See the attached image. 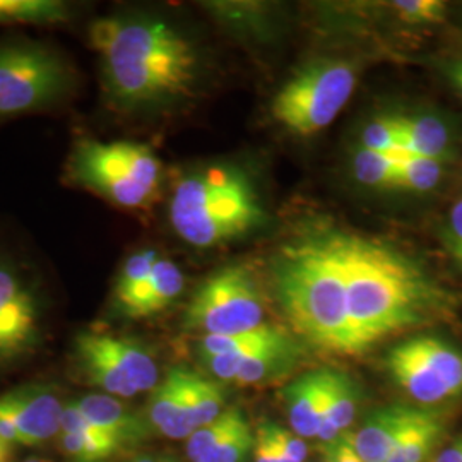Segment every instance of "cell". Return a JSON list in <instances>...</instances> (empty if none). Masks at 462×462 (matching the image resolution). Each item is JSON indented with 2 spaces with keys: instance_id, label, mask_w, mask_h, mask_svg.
Here are the masks:
<instances>
[{
  "instance_id": "6da1fadb",
  "label": "cell",
  "mask_w": 462,
  "mask_h": 462,
  "mask_svg": "<svg viewBox=\"0 0 462 462\" xmlns=\"http://www.w3.org/2000/svg\"><path fill=\"white\" fill-rule=\"evenodd\" d=\"M89 40L98 53L103 93L118 112L166 108L198 86L196 45L163 19L105 17L91 26Z\"/></svg>"
},
{
  "instance_id": "7a4b0ae2",
  "label": "cell",
  "mask_w": 462,
  "mask_h": 462,
  "mask_svg": "<svg viewBox=\"0 0 462 462\" xmlns=\"http://www.w3.org/2000/svg\"><path fill=\"white\" fill-rule=\"evenodd\" d=\"M346 278L347 320L356 355L383 337L429 322L444 293L399 248L362 233L334 226Z\"/></svg>"
},
{
  "instance_id": "3957f363",
  "label": "cell",
  "mask_w": 462,
  "mask_h": 462,
  "mask_svg": "<svg viewBox=\"0 0 462 462\" xmlns=\"http://www.w3.org/2000/svg\"><path fill=\"white\" fill-rule=\"evenodd\" d=\"M271 273L281 309L301 337L328 353L356 355L334 226L303 231L282 245Z\"/></svg>"
},
{
  "instance_id": "277c9868",
  "label": "cell",
  "mask_w": 462,
  "mask_h": 462,
  "mask_svg": "<svg viewBox=\"0 0 462 462\" xmlns=\"http://www.w3.org/2000/svg\"><path fill=\"white\" fill-rule=\"evenodd\" d=\"M261 198L245 171L216 165L183 175L170 200V221L185 244L209 248L259 228Z\"/></svg>"
},
{
  "instance_id": "5b68a950",
  "label": "cell",
  "mask_w": 462,
  "mask_h": 462,
  "mask_svg": "<svg viewBox=\"0 0 462 462\" xmlns=\"http://www.w3.org/2000/svg\"><path fill=\"white\" fill-rule=\"evenodd\" d=\"M67 179L124 209H144L158 196L162 162L133 141L79 139L67 160Z\"/></svg>"
},
{
  "instance_id": "8992f818",
  "label": "cell",
  "mask_w": 462,
  "mask_h": 462,
  "mask_svg": "<svg viewBox=\"0 0 462 462\" xmlns=\"http://www.w3.org/2000/svg\"><path fill=\"white\" fill-rule=\"evenodd\" d=\"M66 57L32 42L0 43V120L40 112L76 89Z\"/></svg>"
},
{
  "instance_id": "52a82bcc",
  "label": "cell",
  "mask_w": 462,
  "mask_h": 462,
  "mask_svg": "<svg viewBox=\"0 0 462 462\" xmlns=\"http://www.w3.org/2000/svg\"><path fill=\"white\" fill-rule=\"evenodd\" d=\"M356 84V70L341 59H319L284 84L273 101V116L297 135L326 129L346 106Z\"/></svg>"
},
{
  "instance_id": "ba28073f",
  "label": "cell",
  "mask_w": 462,
  "mask_h": 462,
  "mask_svg": "<svg viewBox=\"0 0 462 462\" xmlns=\"http://www.w3.org/2000/svg\"><path fill=\"white\" fill-rule=\"evenodd\" d=\"M264 301L245 265H226L204 281L187 305L183 324L204 336H230L264 326Z\"/></svg>"
},
{
  "instance_id": "9c48e42d",
  "label": "cell",
  "mask_w": 462,
  "mask_h": 462,
  "mask_svg": "<svg viewBox=\"0 0 462 462\" xmlns=\"http://www.w3.org/2000/svg\"><path fill=\"white\" fill-rule=\"evenodd\" d=\"M393 379L421 404L462 394V353L446 341L420 336L399 343L387 355Z\"/></svg>"
},
{
  "instance_id": "30bf717a",
  "label": "cell",
  "mask_w": 462,
  "mask_h": 462,
  "mask_svg": "<svg viewBox=\"0 0 462 462\" xmlns=\"http://www.w3.org/2000/svg\"><path fill=\"white\" fill-rule=\"evenodd\" d=\"M42 339V305L21 265L0 252V366L33 353Z\"/></svg>"
},
{
  "instance_id": "8fae6325",
  "label": "cell",
  "mask_w": 462,
  "mask_h": 462,
  "mask_svg": "<svg viewBox=\"0 0 462 462\" xmlns=\"http://www.w3.org/2000/svg\"><path fill=\"white\" fill-rule=\"evenodd\" d=\"M62 411L60 399L42 385H26L0 394V414L16 427L23 447L45 444L60 433Z\"/></svg>"
},
{
  "instance_id": "7c38bea8",
  "label": "cell",
  "mask_w": 462,
  "mask_h": 462,
  "mask_svg": "<svg viewBox=\"0 0 462 462\" xmlns=\"http://www.w3.org/2000/svg\"><path fill=\"white\" fill-rule=\"evenodd\" d=\"M74 358L84 379L106 394L118 399H129L139 394L116 355L106 345L105 332H79L74 339Z\"/></svg>"
},
{
  "instance_id": "4fadbf2b",
  "label": "cell",
  "mask_w": 462,
  "mask_h": 462,
  "mask_svg": "<svg viewBox=\"0 0 462 462\" xmlns=\"http://www.w3.org/2000/svg\"><path fill=\"white\" fill-rule=\"evenodd\" d=\"M427 413L404 404H394L372 414L355 433V447L365 462H387L406 433Z\"/></svg>"
},
{
  "instance_id": "5bb4252c",
  "label": "cell",
  "mask_w": 462,
  "mask_h": 462,
  "mask_svg": "<svg viewBox=\"0 0 462 462\" xmlns=\"http://www.w3.org/2000/svg\"><path fill=\"white\" fill-rule=\"evenodd\" d=\"M149 420L162 435L173 440H187L196 431L185 396V368H171L156 385L149 401Z\"/></svg>"
},
{
  "instance_id": "9a60e30c",
  "label": "cell",
  "mask_w": 462,
  "mask_h": 462,
  "mask_svg": "<svg viewBox=\"0 0 462 462\" xmlns=\"http://www.w3.org/2000/svg\"><path fill=\"white\" fill-rule=\"evenodd\" d=\"M185 276L173 261L160 257L146 282L116 312L129 319H146L160 314L182 295Z\"/></svg>"
},
{
  "instance_id": "2e32d148",
  "label": "cell",
  "mask_w": 462,
  "mask_h": 462,
  "mask_svg": "<svg viewBox=\"0 0 462 462\" xmlns=\"http://www.w3.org/2000/svg\"><path fill=\"white\" fill-rule=\"evenodd\" d=\"M356 387L343 372L324 374V401L319 427V439L326 444L336 440L355 420Z\"/></svg>"
},
{
  "instance_id": "e0dca14e",
  "label": "cell",
  "mask_w": 462,
  "mask_h": 462,
  "mask_svg": "<svg viewBox=\"0 0 462 462\" xmlns=\"http://www.w3.org/2000/svg\"><path fill=\"white\" fill-rule=\"evenodd\" d=\"M324 372H309L284 389L291 429L300 437H317L324 401Z\"/></svg>"
},
{
  "instance_id": "ac0fdd59",
  "label": "cell",
  "mask_w": 462,
  "mask_h": 462,
  "mask_svg": "<svg viewBox=\"0 0 462 462\" xmlns=\"http://www.w3.org/2000/svg\"><path fill=\"white\" fill-rule=\"evenodd\" d=\"M401 152L442 162L450 149L446 124L431 116H396Z\"/></svg>"
},
{
  "instance_id": "d6986e66",
  "label": "cell",
  "mask_w": 462,
  "mask_h": 462,
  "mask_svg": "<svg viewBox=\"0 0 462 462\" xmlns=\"http://www.w3.org/2000/svg\"><path fill=\"white\" fill-rule=\"evenodd\" d=\"M76 406L97 429L112 437L120 447L133 442L141 435L135 416L118 397L91 394L76 401Z\"/></svg>"
},
{
  "instance_id": "ffe728a7",
  "label": "cell",
  "mask_w": 462,
  "mask_h": 462,
  "mask_svg": "<svg viewBox=\"0 0 462 462\" xmlns=\"http://www.w3.org/2000/svg\"><path fill=\"white\" fill-rule=\"evenodd\" d=\"M72 17L62 0H0V26H57Z\"/></svg>"
},
{
  "instance_id": "44dd1931",
  "label": "cell",
  "mask_w": 462,
  "mask_h": 462,
  "mask_svg": "<svg viewBox=\"0 0 462 462\" xmlns=\"http://www.w3.org/2000/svg\"><path fill=\"white\" fill-rule=\"evenodd\" d=\"M291 339L284 330L273 326H261L259 329L248 330L242 334L230 336H204L200 339L199 353L200 355H233L238 353L242 356H250L252 353L263 347L280 345Z\"/></svg>"
},
{
  "instance_id": "7402d4cb",
  "label": "cell",
  "mask_w": 462,
  "mask_h": 462,
  "mask_svg": "<svg viewBox=\"0 0 462 462\" xmlns=\"http://www.w3.org/2000/svg\"><path fill=\"white\" fill-rule=\"evenodd\" d=\"M295 355L297 346L291 339L280 345L263 347L242 362L235 382L240 385L263 383L265 380L281 374L282 370L290 368L295 362Z\"/></svg>"
},
{
  "instance_id": "603a6c76",
  "label": "cell",
  "mask_w": 462,
  "mask_h": 462,
  "mask_svg": "<svg viewBox=\"0 0 462 462\" xmlns=\"http://www.w3.org/2000/svg\"><path fill=\"white\" fill-rule=\"evenodd\" d=\"M185 396L194 429L211 423L225 410V393L215 380L185 370Z\"/></svg>"
},
{
  "instance_id": "cb8c5ba5",
  "label": "cell",
  "mask_w": 462,
  "mask_h": 462,
  "mask_svg": "<svg viewBox=\"0 0 462 462\" xmlns=\"http://www.w3.org/2000/svg\"><path fill=\"white\" fill-rule=\"evenodd\" d=\"M442 435L439 414L427 411L406 433L387 462H423Z\"/></svg>"
},
{
  "instance_id": "d4e9b609",
  "label": "cell",
  "mask_w": 462,
  "mask_h": 462,
  "mask_svg": "<svg viewBox=\"0 0 462 462\" xmlns=\"http://www.w3.org/2000/svg\"><path fill=\"white\" fill-rule=\"evenodd\" d=\"M353 171L360 183L374 189H397V154L364 148L353 156Z\"/></svg>"
},
{
  "instance_id": "484cf974",
  "label": "cell",
  "mask_w": 462,
  "mask_h": 462,
  "mask_svg": "<svg viewBox=\"0 0 462 462\" xmlns=\"http://www.w3.org/2000/svg\"><path fill=\"white\" fill-rule=\"evenodd\" d=\"M444 168L442 162L414 156L408 152L397 154V189L410 192H429L433 190L440 179Z\"/></svg>"
},
{
  "instance_id": "4316f807",
  "label": "cell",
  "mask_w": 462,
  "mask_h": 462,
  "mask_svg": "<svg viewBox=\"0 0 462 462\" xmlns=\"http://www.w3.org/2000/svg\"><path fill=\"white\" fill-rule=\"evenodd\" d=\"M160 257L162 255L154 248H144L127 257L116 274L112 291V301L116 309L124 305L146 282Z\"/></svg>"
},
{
  "instance_id": "83f0119b",
  "label": "cell",
  "mask_w": 462,
  "mask_h": 462,
  "mask_svg": "<svg viewBox=\"0 0 462 462\" xmlns=\"http://www.w3.org/2000/svg\"><path fill=\"white\" fill-rule=\"evenodd\" d=\"M244 418V413L238 408H230L225 410L211 423L196 430L189 439H187V457L192 462L198 461L200 456L209 452L213 447L217 446L231 430L236 427V423Z\"/></svg>"
},
{
  "instance_id": "f1b7e54d",
  "label": "cell",
  "mask_w": 462,
  "mask_h": 462,
  "mask_svg": "<svg viewBox=\"0 0 462 462\" xmlns=\"http://www.w3.org/2000/svg\"><path fill=\"white\" fill-rule=\"evenodd\" d=\"M254 440L255 437L252 435L247 418L244 416L217 446L200 456L196 462H242L248 450L254 448Z\"/></svg>"
},
{
  "instance_id": "f546056e",
  "label": "cell",
  "mask_w": 462,
  "mask_h": 462,
  "mask_svg": "<svg viewBox=\"0 0 462 462\" xmlns=\"http://www.w3.org/2000/svg\"><path fill=\"white\" fill-rule=\"evenodd\" d=\"M391 9L402 23L437 24L446 19L447 4L440 0H397L391 4Z\"/></svg>"
},
{
  "instance_id": "4dcf8cb0",
  "label": "cell",
  "mask_w": 462,
  "mask_h": 462,
  "mask_svg": "<svg viewBox=\"0 0 462 462\" xmlns=\"http://www.w3.org/2000/svg\"><path fill=\"white\" fill-rule=\"evenodd\" d=\"M362 146L383 154H399L401 139L396 116H382L368 122L362 134Z\"/></svg>"
},
{
  "instance_id": "1f68e13d",
  "label": "cell",
  "mask_w": 462,
  "mask_h": 462,
  "mask_svg": "<svg viewBox=\"0 0 462 462\" xmlns=\"http://www.w3.org/2000/svg\"><path fill=\"white\" fill-rule=\"evenodd\" d=\"M60 444L70 459L76 462H103L108 461L116 452L106 447L95 444L84 437L60 431Z\"/></svg>"
},
{
  "instance_id": "d6a6232c",
  "label": "cell",
  "mask_w": 462,
  "mask_h": 462,
  "mask_svg": "<svg viewBox=\"0 0 462 462\" xmlns=\"http://www.w3.org/2000/svg\"><path fill=\"white\" fill-rule=\"evenodd\" d=\"M444 242L448 255L462 273V199L452 206L448 213L444 228Z\"/></svg>"
},
{
  "instance_id": "836d02e7",
  "label": "cell",
  "mask_w": 462,
  "mask_h": 462,
  "mask_svg": "<svg viewBox=\"0 0 462 462\" xmlns=\"http://www.w3.org/2000/svg\"><path fill=\"white\" fill-rule=\"evenodd\" d=\"M322 462H365L355 447V433L343 431L336 440L320 447Z\"/></svg>"
},
{
  "instance_id": "e575fe53",
  "label": "cell",
  "mask_w": 462,
  "mask_h": 462,
  "mask_svg": "<svg viewBox=\"0 0 462 462\" xmlns=\"http://www.w3.org/2000/svg\"><path fill=\"white\" fill-rule=\"evenodd\" d=\"M254 461L278 462L276 440L273 435V423H264L257 429V435L254 440Z\"/></svg>"
},
{
  "instance_id": "d590c367",
  "label": "cell",
  "mask_w": 462,
  "mask_h": 462,
  "mask_svg": "<svg viewBox=\"0 0 462 462\" xmlns=\"http://www.w3.org/2000/svg\"><path fill=\"white\" fill-rule=\"evenodd\" d=\"M274 435H276V439L280 440L282 448H284L295 461H305V457H307V446H305L298 437H295L293 433H290L288 430L281 429L278 425H274Z\"/></svg>"
},
{
  "instance_id": "8d00e7d4",
  "label": "cell",
  "mask_w": 462,
  "mask_h": 462,
  "mask_svg": "<svg viewBox=\"0 0 462 462\" xmlns=\"http://www.w3.org/2000/svg\"><path fill=\"white\" fill-rule=\"evenodd\" d=\"M435 462H462V437L452 446L447 447Z\"/></svg>"
},
{
  "instance_id": "74e56055",
  "label": "cell",
  "mask_w": 462,
  "mask_h": 462,
  "mask_svg": "<svg viewBox=\"0 0 462 462\" xmlns=\"http://www.w3.org/2000/svg\"><path fill=\"white\" fill-rule=\"evenodd\" d=\"M448 76H450V79H452V83L456 86V89H457V93L461 95L462 98V57L459 60H456L452 67H450V72H448Z\"/></svg>"
},
{
  "instance_id": "f35d334b",
  "label": "cell",
  "mask_w": 462,
  "mask_h": 462,
  "mask_svg": "<svg viewBox=\"0 0 462 462\" xmlns=\"http://www.w3.org/2000/svg\"><path fill=\"white\" fill-rule=\"evenodd\" d=\"M11 456H13V447L0 440V462H11Z\"/></svg>"
},
{
  "instance_id": "ab89813d",
  "label": "cell",
  "mask_w": 462,
  "mask_h": 462,
  "mask_svg": "<svg viewBox=\"0 0 462 462\" xmlns=\"http://www.w3.org/2000/svg\"><path fill=\"white\" fill-rule=\"evenodd\" d=\"M135 462H156L154 459H151V457H141V459H137Z\"/></svg>"
},
{
  "instance_id": "60d3db41",
  "label": "cell",
  "mask_w": 462,
  "mask_h": 462,
  "mask_svg": "<svg viewBox=\"0 0 462 462\" xmlns=\"http://www.w3.org/2000/svg\"><path fill=\"white\" fill-rule=\"evenodd\" d=\"M26 462H49V461H45V459H30V461H26Z\"/></svg>"
}]
</instances>
